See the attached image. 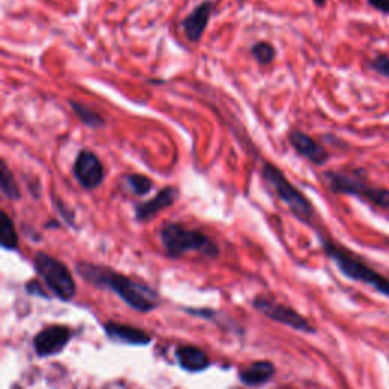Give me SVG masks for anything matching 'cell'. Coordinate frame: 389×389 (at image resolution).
<instances>
[{"instance_id": "obj_1", "label": "cell", "mask_w": 389, "mask_h": 389, "mask_svg": "<svg viewBox=\"0 0 389 389\" xmlns=\"http://www.w3.org/2000/svg\"><path fill=\"white\" fill-rule=\"evenodd\" d=\"M75 271L94 288L114 292L126 306L140 313H150L160 306L159 293L151 286L126 277L110 266L82 260L75 265Z\"/></svg>"}, {"instance_id": "obj_2", "label": "cell", "mask_w": 389, "mask_h": 389, "mask_svg": "<svg viewBox=\"0 0 389 389\" xmlns=\"http://www.w3.org/2000/svg\"><path fill=\"white\" fill-rule=\"evenodd\" d=\"M162 245L169 257L178 259L187 252H198L204 257L216 259L219 247L216 242L196 228H187L180 222H166L159 233Z\"/></svg>"}, {"instance_id": "obj_3", "label": "cell", "mask_w": 389, "mask_h": 389, "mask_svg": "<svg viewBox=\"0 0 389 389\" xmlns=\"http://www.w3.org/2000/svg\"><path fill=\"white\" fill-rule=\"evenodd\" d=\"M320 242L325 254L334 261V265L338 266V269L345 277L371 286L377 292H380L382 295L389 298V278H386L385 276L380 274V272H377L376 269L368 266L365 261L357 259L349 249L336 245L334 242L325 239L322 236H320Z\"/></svg>"}, {"instance_id": "obj_4", "label": "cell", "mask_w": 389, "mask_h": 389, "mask_svg": "<svg viewBox=\"0 0 389 389\" xmlns=\"http://www.w3.org/2000/svg\"><path fill=\"white\" fill-rule=\"evenodd\" d=\"M260 175L261 180L271 187V191L280 198V201L291 210L293 216L304 224H312L315 213H317L313 204L295 184L288 180L280 167L272 163H265L261 166Z\"/></svg>"}, {"instance_id": "obj_5", "label": "cell", "mask_w": 389, "mask_h": 389, "mask_svg": "<svg viewBox=\"0 0 389 389\" xmlns=\"http://www.w3.org/2000/svg\"><path fill=\"white\" fill-rule=\"evenodd\" d=\"M34 268L40 278L45 281L47 289L61 301H72L77 293V281L66 264L49 256L47 252L38 251L34 256Z\"/></svg>"}, {"instance_id": "obj_6", "label": "cell", "mask_w": 389, "mask_h": 389, "mask_svg": "<svg viewBox=\"0 0 389 389\" xmlns=\"http://www.w3.org/2000/svg\"><path fill=\"white\" fill-rule=\"evenodd\" d=\"M324 181L333 193L338 195H350L365 199L380 208H389V191L382 187H374L368 184L363 178L356 176L351 174L334 172L329 171L324 172Z\"/></svg>"}, {"instance_id": "obj_7", "label": "cell", "mask_w": 389, "mask_h": 389, "mask_svg": "<svg viewBox=\"0 0 389 389\" xmlns=\"http://www.w3.org/2000/svg\"><path fill=\"white\" fill-rule=\"evenodd\" d=\"M252 306H254V309L259 310L261 315H265L266 318L286 325V327L292 330L310 333V334L317 333L313 325L304 318L301 313H298L295 309L286 306V304H281L276 300H272L268 295H257L254 300H252Z\"/></svg>"}, {"instance_id": "obj_8", "label": "cell", "mask_w": 389, "mask_h": 389, "mask_svg": "<svg viewBox=\"0 0 389 389\" xmlns=\"http://www.w3.org/2000/svg\"><path fill=\"white\" fill-rule=\"evenodd\" d=\"M72 172L84 191H96L105 180V167L99 157L90 150H81L78 152Z\"/></svg>"}, {"instance_id": "obj_9", "label": "cell", "mask_w": 389, "mask_h": 389, "mask_svg": "<svg viewBox=\"0 0 389 389\" xmlns=\"http://www.w3.org/2000/svg\"><path fill=\"white\" fill-rule=\"evenodd\" d=\"M73 336L66 325H49L34 336L33 349L38 357H52L64 351Z\"/></svg>"}, {"instance_id": "obj_10", "label": "cell", "mask_w": 389, "mask_h": 389, "mask_svg": "<svg viewBox=\"0 0 389 389\" xmlns=\"http://www.w3.org/2000/svg\"><path fill=\"white\" fill-rule=\"evenodd\" d=\"M178 198H180V191L175 186H166L148 201L137 203L134 205V216L137 222H150L163 210L172 207Z\"/></svg>"}, {"instance_id": "obj_11", "label": "cell", "mask_w": 389, "mask_h": 389, "mask_svg": "<svg viewBox=\"0 0 389 389\" xmlns=\"http://www.w3.org/2000/svg\"><path fill=\"white\" fill-rule=\"evenodd\" d=\"M215 4L212 0H204L198 4L191 13H188L181 22L183 33L191 43H198L205 34V29L210 23V18L213 16Z\"/></svg>"}, {"instance_id": "obj_12", "label": "cell", "mask_w": 389, "mask_h": 389, "mask_svg": "<svg viewBox=\"0 0 389 389\" xmlns=\"http://www.w3.org/2000/svg\"><path fill=\"white\" fill-rule=\"evenodd\" d=\"M288 140L298 155L304 157V159L315 166H322L330 160L329 151L306 133L300 130H292L288 134Z\"/></svg>"}, {"instance_id": "obj_13", "label": "cell", "mask_w": 389, "mask_h": 389, "mask_svg": "<svg viewBox=\"0 0 389 389\" xmlns=\"http://www.w3.org/2000/svg\"><path fill=\"white\" fill-rule=\"evenodd\" d=\"M103 332L107 338L114 344L131 345V346H146L152 342V336L145 330L134 327L123 322L107 321L103 324Z\"/></svg>"}, {"instance_id": "obj_14", "label": "cell", "mask_w": 389, "mask_h": 389, "mask_svg": "<svg viewBox=\"0 0 389 389\" xmlns=\"http://www.w3.org/2000/svg\"><path fill=\"white\" fill-rule=\"evenodd\" d=\"M175 357L181 370L192 374L203 373L210 366L208 356L195 345H180L175 350Z\"/></svg>"}, {"instance_id": "obj_15", "label": "cell", "mask_w": 389, "mask_h": 389, "mask_svg": "<svg viewBox=\"0 0 389 389\" xmlns=\"http://www.w3.org/2000/svg\"><path fill=\"white\" fill-rule=\"evenodd\" d=\"M276 376V366L271 361H257L240 370L239 378L245 386H261Z\"/></svg>"}, {"instance_id": "obj_16", "label": "cell", "mask_w": 389, "mask_h": 389, "mask_svg": "<svg viewBox=\"0 0 389 389\" xmlns=\"http://www.w3.org/2000/svg\"><path fill=\"white\" fill-rule=\"evenodd\" d=\"M0 245L6 251L18 249V235L16 225L5 210L0 212Z\"/></svg>"}, {"instance_id": "obj_17", "label": "cell", "mask_w": 389, "mask_h": 389, "mask_svg": "<svg viewBox=\"0 0 389 389\" xmlns=\"http://www.w3.org/2000/svg\"><path fill=\"white\" fill-rule=\"evenodd\" d=\"M0 191H2V195L6 199H9V201H18V199H22L20 186L5 160H2V164H0Z\"/></svg>"}, {"instance_id": "obj_18", "label": "cell", "mask_w": 389, "mask_h": 389, "mask_svg": "<svg viewBox=\"0 0 389 389\" xmlns=\"http://www.w3.org/2000/svg\"><path fill=\"white\" fill-rule=\"evenodd\" d=\"M69 103H70V108L73 110V113L77 114V118L84 125L89 126V128L99 130V128H102V126H105V123H107L98 111L91 110L90 107H87L86 103H81L77 101H69Z\"/></svg>"}, {"instance_id": "obj_19", "label": "cell", "mask_w": 389, "mask_h": 389, "mask_svg": "<svg viewBox=\"0 0 389 389\" xmlns=\"http://www.w3.org/2000/svg\"><path fill=\"white\" fill-rule=\"evenodd\" d=\"M123 180L128 186L130 192L135 196H145L148 195L154 188V180L148 175L143 174H128L123 176Z\"/></svg>"}, {"instance_id": "obj_20", "label": "cell", "mask_w": 389, "mask_h": 389, "mask_svg": "<svg viewBox=\"0 0 389 389\" xmlns=\"http://www.w3.org/2000/svg\"><path fill=\"white\" fill-rule=\"evenodd\" d=\"M249 50L252 58H254L260 66H269L277 57V50L269 41H257V43L251 46Z\"/></svg>"}, {"instance_id": "obj_21", "label": "cell", "mask_w": 389, "mask_h": 389, "mask_svg": "<svg viewBox=\"0 0 389 389\" xmlns=\"http://www.w3.org/2000/svg\"><path fill=\"white\" fill-rule=\"evenodd\" d=\"M370 69L374 70L378 75L389 78V57L378 55L370 62Z\"/></svg>"}, {"instance_id": "obj_22", "label": "cell", "mask_w": 389, "mask_h": 389, "mask_svg": "<svg viewBox=\"0 0 389 389\" xmlns=\"http://www.w3.org/2000/svg\"><path fill=\"white\" fill-rule=\"evenodd\" d=\"M54 207L57 208V212L62 216V219L66 220L69 227H75V213L70 212V210L66 207V204L61 201V199H55Z\"/></svg>"}, {"instance_id": "obj_23", "label": "cell", "mask_w": 389, "mask_h": 389, "mask_svg": "<svg viewBox=\"0 0 389 389\" xmlns=\"http://www.w3.org/2000/svg\"><path fill=\"white\" fill-rule=\"evenodd\" d=\"M26 291L30 293V295H37V297H41V298H46V300L50 298L49 293H45V291L41 289L40 281H37V280L29 281L26 285Z\"/></svg>"}, {"instance_id": "obj_24", "label": "cell", "mask_w": 389, "mask_h": 389, "mask_svg": "<svg viewBox=\"0 0 389 389\" xmlns=\"http://www.w3.org/2000/svg\"><path fill=\"white\" fill-rule=\"evenodd\" d=\"M368 5H370L376 11L382 14H389V0H366Z\"/></svg>"}, {"instance_id": "obj_25", "label": "cell", "mask_w": 389, "mask_h": 389, "mask_svg": "<svg viewBox=\"0 0 389 389\" xmlns=\"http://www.w3.org/2000/svg\"><path fill=\"white\" fill-rule=\"evenodd\" d=\"M312 2L317 6H324L325 5V0H312Z\"/></svg>"}, {"instance_id": "obj_26", "label": "cell", "mask_w": 389, "mask_h": 389, "mask_svg": "<svg viewBox=\"0 0 389 389\" xmlns=\"http://www.w3.org/2000/svg\"><path fill=\"white\" fill-rule=\"evenodd\" d=\"M281 389H289V388H281Z\"/></svg>"}, {"instance_id": "obj_27", "label": "cell", "mask_w": 389, "mask_h": 389, "mask_svg": "<svg viewBox=\"0 0 389 389\" xmlns=\"http://www.w3.org/2000/svg\"><path fill=\"white\" fill-rule=\"evenodd\" d=\"M235 389H239V388H235Z\"/></svg>"}]
</instances>
